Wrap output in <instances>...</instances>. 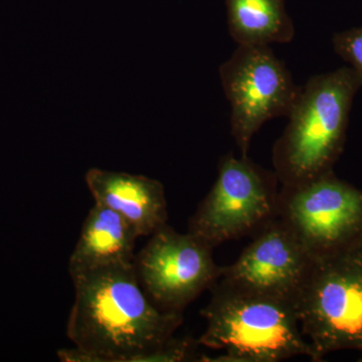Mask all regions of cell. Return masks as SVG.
I'll use <instances>...</instances> for the list:
<instances>
[{
    "mask_svg": "<svg viewBox=\"0 0 362 362\" xmlns=\"http://www.w3.org/2000/svg\"><path fill=\"white\" fill-rule=\"evenodd\" d=\"M75 288L64 362H150L183 322V313L162 311L145 294L134 266L116 265L71 275Z\"/></svg>",
    "mask_w": 362,
    "mask_h": 362,
    "instance_id": "obj_1",
    "label": "cell"
},
{
    "mask_svg": "<svg viewBox=\"0 0 362 362\" xmlns=\"http://www.w3.org/2000/svg\"><path fill=\"white\" fill-rule=\"evenodd\" d=\"M361 81L349 66L312 76L300 86L272 162L281 187L304 185L332 173L346 141Z\"/></svg>",
    "mask_w": 362,
    "mask_h": 362,
    "instance_id": "obj_2",
    "label": "cell"
},
{
    "mask_svg": "<svg viewBox=\"0 0 362 362\" xmlns=\"http://www.w3.org/2000/svg\"><path fill=\"white\" fill-rule=\"evenodd\" d=\"M202 309L206 328L201 346L221 350L211 361L277 362L305 356L311 349L294 306L275 298L240 291L220 280Z\"/></svg>",
    "mask_w": 362,
    "mask_h": 362,
    "instance_id": "obj_3",
    "label": "cell"
},
{
    "mask_svg": "<svg viewBox=\"0 0 362 362\" xmlns=\"http://www.w3.org/2000/svg\"><path fill=\"white\" fill-rule=\"evenodd\" d=\"M295 312L311 359L331 352L362 351V258L356 251L315 259Z\"/></svg>",
    "mask_w": 362,
    "mask_h": 362,
    "instance_id": "obj_4",
    "label": "cell"
},
{
    "mask_svg": "<svg viewBox=\"0 0 362 362\" xmlns=\"http://www.w3.org/2000/svg\"><path fill=\"white\" fill-rule=\"evenodd\" d=\"M275 173L249 156L221 157L218 177L188 223L187 232L211 247L259 230L277 216Z\"/></svg>",
    "mask_w": 362,
    "mask_h": 362,
    "instance_id": "obj_5",
    "label": "cell"
},
{
    "mask_svg": "<svg viewBox=\"0 0 362 362\" xmlns=\"http://www.w3.org/2000/svg\"><path fill=\"white\" fill-rule=\"evenodd\" d=\"M277 216L314 259L356 251L362 239V190L334 171L297 187H281Z\"/></svg>",
    "mask_w": 362,
    "mask_h": 362,
    "instance_id": "obj_6",
    "label": "cell"
},
{
    "mask_svg": "<svg viewBox=\"0 0 362 362\" xmlns=\"http://www.w3.org/2000/svg\"><path fill=\"white\" fill-rule=\"evenodd\" d=\"M218 74L230 106V133L240 156H247L262 126L289 114L300 86L270 45H238Z\"/></svg>",
    "mask_w": 362,
    "mask_h": 362,
    "instance_id": "obj_7",
    "label": "cell"
},
{
    "mask_svg": "<svg viewBox=\"0 0 362 362\" xmlns=\"http://www.w3.org/2000/svg\"><path fill=\"white\" fill-rule=\"evenodd\" d=\"M213 247L192 233L176 232L165 225L150 235L135 254L133 266L138 281L152 303L162 311L183 313L223 275Z\"/></svg>",
    "mask_w": 362,
    "mask_h": 362,
    "instance_id": "obj_8",
    "label": "cell"
},
{
    "mask_svg": "<svg viewBox=\"0 0 362 362\" xmlns=\"http://www.w3.org/2000/svg\"><path fill=\"white\" fill-rule=\"evenodd\" d=\"M315 259L278 216L269 221L232 265L223 267V284L275 298L294 306Z\"/></svg>",
    "mask_w": 362,
    "mask_h": 362,
    "instance_id": "obj_9",
    "label": "cell"
},
{
    "mask_svg": "<svg viewBox=\"0 0 362 362\" xmlns=\"http://www.w3.org/2000/svg\"><path fill=\"white\" fill-rule=\"evenodd\" d=\"M85 180L95 204L120 214L139 237H150L168 225V202L160 181L100 168L89 169Z\"/></svg>",
    "mask_w": 362,
    "mask_h": 362,
    "instance_id": "obj_10",
    "label": "cell"
},
{
    "mask_svg": "<svg viewBox=\"0 0 362 362\" xmlns=\"http://www.w3.org/2000/svg\"><path fill=\"white\" fill-rule=\"evenodd\" d=\"M139 235L123 216L95 204L86 216L69 259L70 276L116 265H131Z\"/></svg>",
    "mask_w": 362,
    "mask_h": 362,
    "instance_id": "obj_11",
    "label": "cell"
},
{
    "mask_svg": "<svg viewBox=\"0 0 362 362\" xmlns=\"http://www.w3.org/2000/svg\"><path fill=\"white\" fill-rule=\"evenodd\" d=\"M228 33L235 44H289L295 28L285 0H225Z\"/></svg>",
    "mask_w": 362,
    "mask_h": 362,
    "instance_id": "obj_12",
    "label": "cell"
},
{
    "mask_svg": "<svg viewBox=\"0 0 362 362\" xmlns=\"http://www.w3.org/2000/svg\"><path fill=\"white\" fill-rule=\"evenodd\" d=\"M332 45L335 52L349 64L362 85V25L335 33Z\"/></svg>",
    "mask_w": 362,
    "mask_h": 362,
    "instance_id": "obj_13",
    "label": "cell"
},
{
    "mask_svg": "<svg viewBox=\"0 0 362 362\" xmlns=\"http://www.w3.org/2000/svg\"><path fill=\"white\" fill-rule=\"evenodd\" d=\"M357 254L359 255V256L362 258V239L361 240V243H359L358 247H357L356 249Z\"/></svg>",
    "mask_w": 362,
    "mask_h": 362,
    "instance_id": "obj_14",
    "label": "cell"
}]
</instances>
